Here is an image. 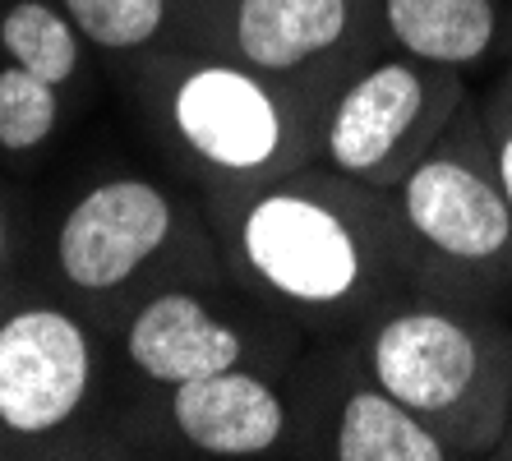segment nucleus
<instances>
[{
    "instance_id": "f257e3e1",
    "label": "nucleus",
    "mask_w": 512,
    "mask_h": 461,
    "mask_svg": "<svg viewBox=\"0 0 512 461\" xmlns=\"http://www.w3.org/2000/svg\"><path fill=\"white\" fill-rule=\"evenodd\" d=\"M203 208L227 277L286 314L310 342L356 332L406 296L393 190L305 162Z\"/></svg>"
},
{
    "instance_id": "f03ea898",
    "label": "nucleus",
    "mask_w": 512,
    "mask_h": 461,
    "mask_svg": "<svg viewBox=\"0 0 512 461\" xmlns=\"http://www.w3.org/2000/svg\"><path fill=\"white\" fill-rule=\"evenodd\" d=\"M153 143L203 203L314 162L323 107L227 51L176 37L125 74Z\"/></svg>"
},
{
    "instance_id": "7ed1b4c3",
    "label": "nucleus",
    "mask_w": 512,
    "mask_h": 461,
    "mask_svg": "<svg viewBox=\"0 0 512 461\" xmlns=\"http://www.w3.org/2000/svg\"><path fill=\"white\" fill-rule=\"evenodd\" d=\"M28 272L111 337L153 291L227 277V263L194 190L148 171H97L28 240Z\"/></svg>"
},
{
    "instance_id": "20e7f679",
    "label": "nucleus",
    "mask_w": 512,
    "mask_h": 461,
    "mask_svg": "<svg viewBox=\"0 0 512 461\" xmlns=\"http://www.w3.org/2000/svg\"><path fill=\"white\" fill-rule=\"evenodd\" d=\"M360 365L457 457H494L512 411V314L406 291L356 332Z\"/></svg>"
},
{
    "instance_id": "39448f33",
    "label": "nucleus",
    "mask_w": 512,
    "mask_h": 461,
    "mask_svg": "<svg viewBox=\"0 0 512 461\" xmlns=\"http://www.w3.org/2000/svg\"><path fill=\"white\" fill-rule=\"evenodd\" d=\"M116 392L107 328L33 272L0 286V461H97Z\"/></svg>"
},
{
    "instance_id": "423d86ee",
    "label": "nucleus",
    "mask_w": 512,
    "mask_h": 461,
    "mask_svg": "<svg viewBox=\"0 0 512 461\" xmlns=\"http://www.w3.org/2000/svg\"><path fill=\"white\" fill-rule=\"evenodd\" d=\"M406 291L512 314V199L471 93L393 185Z\"/></svg>"
},
{
    "instance_id": "0eeeda50",
    "label": "nucleus",
    "mask_w": 512,
    "mask_h": 461,
    "mask_svg": "<svg viewBox=\"0 0 512 461\" xmlns=\"http://www.w3.org/2000/svg\"><path fill=\"white\" fill-rule=\"evenodd\" d=\"M305 346L310 337L296 323L231 277L162 286L111 328V355L125 392L171 388L227 369L291 374Z\"/></svg>"
},
{
    "instance_id": "6e6552de",
    "label": "nucleus",
    "mask_w": 512,
    "mask_h": 461,
    "mask_svg": "<svg viewBox=\"0 0 512 461\" xmlns=\"http://www.w3.org/2000/svg\"><path fill=\"white\" fill-rule=\"evenodd\" d=\"M102 457H203L268 461L296 457L291 374L227 369L153 392H116Z\"/></svg>"
},
{
    "instance_id": "1a4fd4ad",
    "label": "nucleus",
    "mask_w": 512,
    "mask_h": 461,
    "mask_svg": "<svg viewBox=\"0 0 512 461\" xmlns=\"http://www.w3.org/2000/svg\"><path fill=\"white\" fill-rule=\"evenodd\" d=\"M466 102L471 74L416 56L388 37L323 102L314 162L393 190Z\"/></svg>"
},
{
    "instance_id": "9d476101",
    "label": "nucleus",
    "mask_w": 512,
    "mask_h": 461,
    "mask_svg": "<svg viewBox=\"0 0 512 461\" xmlns=\"http://www.w3.org/2000/svg\"><path fill=\"white\" fill-rule=\"evenodd\" d=\"M97 93V56L60 0H0V166L37 171Z\"/></svg>"
},
{
    "instance_id": "9b49d317",
    "label": "nucleus",
    "mask_w": 512,
    "mask_h": 461,
    "mask_svg": "<svg viewBox=\"0 0 512 461\" xmlns=\"http://www.w3.org/2000/svg\"><path fill=\"white\" fill-rule=\"evenodd\" d=\"M250 70L328 102L365 56L388 42L379 0H222L199 37Z\"/></svg>"
},
{
    "instance_id": "f8f14e48",
    "label": "nucleus",
    "mask_w": 512,
    "mask_h": 461,
    "mask_svg": "<svg viewBox=\"0 0 512 461\" xmlns=\"http://www.w3.org/2000/svg\"><path fill=\"white\" fill-rule=\"evenodd\" d=\"M296 457L323 461H453L448 443L360 365L356 337L310 342L291 369Z\"/></svg>"
},
{
    "instance_id": "ddd939ff",
    "label": "nucleus",
    "mask_w": 512,
    "mask_h": 461,
    "mask_svg": "<svg viewBox=\"0 0 512 461\" xmlns=\"http://www.w3.org/2000/svg\"><path fill=\"white\" fill-rule=\"evenodd\" d=\"M379 14L397 47L476 74L503 56L512 0H379Z\"/></svg>"
},
{
    "instance_id": "4468645a",
    "label": "nucleus",
    "mask_w": 512,
    "mask_h": 461,
    "mask_svg": "<svg viewBox=\"0 0 512 461\" xmlns=\"http://www.w3.org/2000/svg\"><path fill=\"white\" fill-rule=\"evenodd\" d=\"M102 65L139 70L180 37V0H60Z\"/></svg>"
},
{
    "instance_id": "2eb2a0df",
    "label": "nucleus",
    "mask_w": 512,
    "mask_h": 461,
    "mask_svg": "<svg viewBox=\"0 0 512 461\" xmlns=\"http://www.w3.org/2000/svg\"><path fill=\"white\" fill-rule=\"evenodd\" d=\"M476 102H480L489 148H494V162H499L503 190H508V199H512V79L499 74V79L485 88V97H476Z\"/></svg>"
},
{
    "instance_id": "dca6fc26",
    "label": "nucleus",
    "mask_w": 512,
    "mask_h": 461,
    "mask_svg": "<svg viewBox=\"0 0 512 461\" xmlns=\"http://www.w3.org/2000/svg\"><path fill=\"white\" fill-rule=\"evenodd\" d=\"M28 272V231L19 222V203L5 180V166H0V286L19 282Z\"/></svg>"
},
{
    "instance_id": "f3484780",
    "label": "nucleus",
    "mask_w": 512,
    "mask_h": 461,
    "mask_svg": "<svg viewBox=\"0 0 512 461\" xmlns=\"http://www.w3.org/2000/svg\"><path fill=\"white\" fill-rule=\"evenodd\" d=\"M222 0H180V37H199Z\"/></svg>"
},
{
    "instance_id": "a211bd4d",
    "label": "nucleus",
    "mask_w": 512,
    "mask_h": 461,
    "mask_svg": "<svg viewBox=\"0 0 512 461\" xmlns=\"http://www.w3.org/2000/svg\"><path fill=\"white\" fill-rule=\"evenodd\" d=\"M494 457L512 461V411H508V429H503V438H499V452H494Z\"/></svg>"
},
{
    "instance_id": "6ab92c4d",
    "label": "nucleus",
    "mask_w": 512,
    "mask_h": 461,
    "mask_svg": "<svg viewBox=\"0 0 512 461\" xmlns=\"http://www.w3.org/2000/svg\"><path fill=\"white\" fill-rule=\"evenodd\" d=\"M503 65H508V79H512V14H508V37H503Z\"/></svg>"
}]
</instances>
